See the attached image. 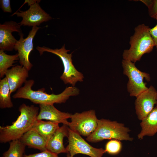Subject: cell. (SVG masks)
<instances>
[{"label": "cell", "instance_id": "6da1fadb", "mask_svg": "<svg viewBox=\"0 0 157 157\" xmlns=\"http://www.w3.org/2000/svg\"><path fill=\"white\" fill-rule=\"evenodd\" d=\"M39 108L33 105L22 104L19 110L20 115L11 125L0 126V142L6 143L18 140L30 130L37 121Z\"/></svg>", "mask_w": 157, "mask_h": 157}, {"label": "cell", "instance_id": "7a4b0ae2", "mask_svg": "<svg viewBox=\"0 0 157 157\" xmlns=\"http://www.w3.org/2000/svg\"><path fill=\"white\" fill-rule=\"evenodd\" d=\"M34 83L33 79L26 80L24 86L19 88L13 96L14 99L22 98L29 100L35 104L53 105L55 103H64L71 96L78 95L80 91L75 86L66 87L64 90L58 94H47L45 88H42L37 90L32 89Z\"/></svg>", "mask_w": 157, "mask_h": 157}, {"label": "cell", "instance_id": "3957f363", "mask_svg": "<svg viewBox=\"0 0 157 157\" xmlns=\"http://www.w3.org/2000/svg\"><path fill=\"white\" fill-rule=\"evenodd\" d=\"M150 29L144 24L135 28L134 33L130 38V47L123 52V60L135 63L139 61L144 54L152 51L155 44L150 33Z\"/></svg>", "mask_w": 157, "mask_h": 157}, {"label": "cell", "instance_id": "277c9868", "mask_svg": "<svg viewBox=\"0 0 157 157\" xmlns=\"http://www.w3.org/2000/svg\"><path fill=\"white\" fill-rule=\"evenodd\" d=\"M97 123L96 129L87 137V141L97 142L106 139L129 141L133 140L128 133L130 130L123 124L104 119H98Z\"/></svg>", "mask_w": 157, "mask_h": 157}, {"label": "cell", "instance_id": "5b68a950", "mask_svg": "<svg viewBox=\"0 0 157 157\" xmlns=\"http://www.w3.org/2000/svg\"><path fill=\"white\" fill-rule=\"evenodd\" d=\"M36 49L40 55L44 52H47L55 54L60 58L63 65L64 71L60 78L65 84H69L72 86H75L78 82L83 81L84 77L83 74L78 71L72 63V53H68L69 50L65 49V45L60 49H52L45 46H38Z\"/></svg>", "mask_w": 157, "mask_h": 157}, {"label": "cell", "instance_id": "8992f818", "mask_svg": "<svg viewBox=\"0 0 157 157\" xmlns=\"http://www.w3.org/2000/svg\"><path fill=\"white\" fill-rule=\"evenodd\" d=\"M122 65L123 73L129 78L127 88L130 96L136 97L148 89L144 80L145 78L147 81H150L149 74L140 71L136 67L134 63L129 60L123 59Z\"/></svg>", "mask_w": 157, "mask_h": 157}, {"label": "cell", "instance_id": "52a82bcc", "mask_svg": "<svg viewBox=\"0 0 157 157\" xmlns=\"http://www.w3.org/2000/svg\"><path fill=\"white\" fill-rule=\"evenodd\" d=\"M70 118L71 122H69L68 127L81 135L88 137L95 131L97 127L98 119L95 111L93 110L81 113H76L72 114Z\"/></svg>", "mask_w": 157, "mask_h": 157}, {"label": "cell", "instance_id": "ba28073f", "mask_svg": "<svg viewBox=\"0 0 157 157\" xmlns=\"http://www.w3.org/2000/svg\"><path fill=\"white\" fill-rule=\"evenodd\" d=\"M68 144L66 149L72 157L77 154L86 155L91 157H102L106 153L102 148H94L87 142L81 135L69 128Z\"/></svg>", "mask_w": 157, "mask_h": 157}, {"label": "cell", "instance_id": "9c48e42d", "mask_svg": "<svg viewBox=\"0 0 157 157\" xmlns=\"http://www.w3.org/2000/svg\"><path fill=\"white\" fill-rule=\"evenodd\" d=\"M40 28V27L37 26L32 27L26 38H23L24 35H20V38L17 41L15 46L14 49L18 51L19 63L28 71L33 66L29 59L30 54L33 50V40Z\"/></svg>", "mask_w": 157, "mask_h": 157}, {"label": "cell", "instance_id": "30bf717a", "mask_svg": "<svg viewBox=\"0 0 157 157\" xmlns=\"http://www.w3.org/2000/svg\"><path fill=\"white\" fill-rule=\"evenodd\" d=\"M15 14L17 17L22 18V21L19 23L20 26L33 27L37 26L52 19L49 14L42 8L38 3L31 6L26 11L19 10V12L15 13L13 15Z\"/></svg>", "mask_w": 157, "mask_h": 157}, {"label": "cell", "instance_id": "8fae6325", "mask_svg": "<svg viewBox=\"0 0 157 157\" xmlns=\"http://www.w3.org/2000/svg\"><path fill=\"white\" fill-rule=\"evenodd\" d=\"M157 94L155 88L151 85L147 90L136 97L135 109L138 117L140 120L146 117L153 110L154 105L157 104Z\"/></svg>", "mask_w": 157, "mask_h": 157}, {"label": "cell", "instance_id": "7c38bea8", "mask_svg": "<svg viewBox=\"0 0 157 157\" xmlns=\"http://www.w3.org/2000/svg\"><path fill=\"white\" fill-rule=\"evenodd\" d=\"M20 25L16 22L10 21L0 24V49L11 51L14 49L17 41L12 35V33L18 32L19 36L24 35Z\"/></svg>", "mask_w": 157, "mask_h": 157}, {"label": "cell", "instance_id": "4fadbf2b", "mask_svg": "<svg viewBox=\"0 0 157 157\" xmlns=\"http://www.w3.org/2000/svg\"><path fill=\"white\" fill-rule=\"evenodd\" d=\"M40 111L37 120L45 119L48 121L68 125L67 119L71 118L72 114L61 112L52 104H40Z\"/></svg>", "mask_w": 157, "mask_h": 157}, {"label": "cell", "instance_id": "5bb4252c", "mask_svg": "<svg viewBox=\"0 0 157 157\" xmlns=\"http://www.w3.org/2000/svg\"><path fill=\"white\" fill-rule=\"evenodd\" d=\"M28 71L21 65L12 67L7 71L6 74L10 92L12 93L21 87L28 77Z\"/></svg>", "mask_w": 157, "mask_h": 157}, {"label": "cell", "instance_id": "9a60e30c", "mask_svg": "<svg viewBox=\"0 0 157 157\" xmlns=\"http://www.w3.org/2000/svg\"><path fill=\"white\" fill-rule=\"evenodd\" d=\"M68 126L65 124L59 127L47 142V150L58 155L68 153L63 145V140L65 137L68 136Z\"/></svg>", "mask_w": 157, "mask_h": 157}, {"label": "cell", "instance_id": "2e32d148", "mask_svg": "<svg viewBox=\"0 0 157 157\" xmlns=\"http://www.w3.org/2000/svg\"><path fill=\"white\" fill-rule=\"evenodd\" d=\"M140 123L141 131L138 135L139 139H142L145 136H153L157 133V106Z\"/></svg>", "mask_w": 157, "mask_h": 157}, {"label": "cell", "instance_id": "e0dca14e", "mask_svg": "<svg viewBox=\"0 0 157 157\" xmlns=\"http://www.w3.org/2000/svg\"><path fill=\"white\" fill-rule=\"evenodd\" d=\"M18 140L26 146L38 149L41 151L47 150L46 140L40 134L32 130L27 132Z\"/></svg>", "mask_w": 157, "mask_h": 157}, {"label": "cell", "instance_id": "ac0fdd59", "mask_svg": "<svg viewBox=\"0 0 157 157\" xmlns=\"http://www.w3.org/2000/svg\"><path fill=\"white\" fill-rule=\"evenodd\" d=\"M59 127L58 123L37 120L31 129L40 134L47 142Z\"/></svg>", "mask_w": 157, "mask_h": 157}, {"label": "cell", "instance_id": "d6986e66", "mask_svg": "<svg viewBox=\"0 0 157 157\" xmlns=\"http://www.w3.org/2000/svg\"><path fill=\"white\" fill-rule=\"evenodd\" d=\"M10 89L6 77L0 80V108H10L13 107Z\"/></svg>", "mask_w": 157, "mask_h": 157}, {"label": "cell", "instance_id": "ffe728a7", "mask_svg": "<svg viewBox=\"0 0 157 157\" xmlns=\"http://www.w3.org/2000/svg\"><path fill=\"white\" fill-rule=\"evenodd\" d=\"M4 50H0V78H3L8 68L13 66L16 61L19 60L18 53L10 55L6 53Z\"/></svg>", "mask_w": 157, "mask_h": 157}, {"label": "cell", "instance_id": "44dd1931", "mask_svg": "<svg viewBox=\"0 0 157 157\" xmlns=\"http://www.w3.org/2000/svg\"><path fill=\"white\" fill-rule=\"evenodd\" d=\"M26 146L19 140L11 141L9 147L3 154L4 157H24Z\"/></svg>", "mask_w": 157, "mask_h": 157}, {"label": "cell", "instance_id": "7402d4cb", "mask_svg": "<svg viewBox=\"0 0 157 157\" xmlns=\"http://www.w3.org/2000/svg\"><path fill=\"white\" fill-rule=\"evenodd\" d=\"M122 144L120 140L113 139L109 141L106 144L105 147L106 152L111 155H116L121 151Z\"/></svg>", "mask_w": 157, "mask_h": 157}, {"label": "cell", "instance_id": "603a6c76", "mask_svg": "<svg viewBox=\"0 0 157 157\" xmlns=\"http://www.w3.org/2000/svg\"><path fill=\"white\" fill-rule=\"evenodd\" d=\"M148 7L150 16L154 18L157 15V0H141Z\"/></svg>", "mask_w": 157, "mask_h": 157}, {"label": "cell", "instance_id": "cb8c5ba5", "mask_svg": "<svg viewBox=\"0 0 157 157\" xmlns=\"http://www.w3.org/2000/svg\"><path fill=\"white\" fill-rule=\"evenodd\" d=\"M24 157H59L58 155L48 150L28 155H24Z\"/></svg>", "mask_w": 157, "mask_h": 157}, {"label": "cell", "instance_id": "d4e9b609", "mask_svg": "<svg viewBox=\"0 0 157 157\" xmlns=\"http://www.w3.org/2000/svg\"><path fill=\"white\" fill-rule=\"evenodd\" d=\"M0 3L1 8L4 12L12 13L10 0H0Z\"/></svg>", "mask_w": 157, "mask_h": 157}, {"label": "cell", "instance_id": "484cf974", "mask_svg": "<svg viewBox=\"0 0 157 157\" xmlns=\"http://www.w3.org/2000/svg\"><path fill=\"white\" fill-rule=\"evenodd\" d=\"M150 32L154 41L155 46L157 51V24L154 27L150 29Z\"/></svg>", "mask_w": 157, "mask_h": 157}, {"label": "cell", "instance_id": "4316f807", "mask_svg": "<svg viewBox=\"0 0 157 157\" xmlns=\"http://www.w3.org/2000/svg\"><path fill=\"white\" fill-rule=\"evenodd\" d=\"M40 1V0H26L23 5L27 3H28V6H30L36 3H39Z\"/></svg>", "mask_w": 157, "mask_h": 157}, {"label": "cell", "instance_id": "83f0119b", "mask_svg": "<svg viewBox=\"0 0 157 157\" xmlns=\"http://www.w3.org/2000/svg\"><path fill=\"white\" fill-rule=\"evenodd\" d=\"M67 157H72L68 153V154L67 155Z\"/></svg>", "mask_w": 157, "mask_h": 157}, {"label": "cell", "instance_id": "f1b7e54d", "mask_svg": "<svg viewBox=\"0 0 157 157\" xmlns=\"http://www.w3.org/2000/svg\"><path fill=\"white\" fill-rule=\"evenodd\" d=\"M154 19H156L157 21V15L155 17Z\"/></svg>", "mask_w": 157, "mask_h": 157}, {"label": "cell", "instance_id": "f546056e", "mask_svg": "<svg viewBox=\"0 0 157 157\" xmlns=\"http://www.w3.org/2000/svg\"><path fill=\"white\" fill-rule=\"evenodd\" d=\"M156 100L157 101V95H156Z\"/></svg>", "mask_w": 157, "mask_h": 157}, {"label": "cell", "instance_id": "4dcf8cb0", "mask_svg": "<svg viewBox=\"0 0 157 157\" xmlns=\"http://www.w3.org/2000/svg\"><path fill=\"white\" fill-rule=\"evenodd\" d=\"M3 157V156H2V157Z\"/></svg>", "mask_w": 157, "mask_h": 157}]
</instances>
